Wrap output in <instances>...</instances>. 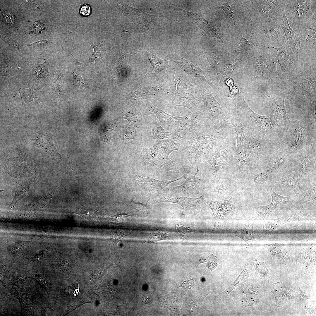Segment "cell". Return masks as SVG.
Masks as SVG:
<instances>
[{"mask_svg":"<svg viewBox=\"0 0 316 316\" xmlns=\"http://www.w3.org/2000/svg\"><path fill=\"white\" fill-rule=\"evenodd\" d=\"M269 1L277 8L284 9L290 26L297 34L307 23L316 18V0H270Z\"/></svg>","mask_w":316,"mask_h":316,"instance_id":"8992f818","label":"cell"},{"mask_svg":"<svg viewBox=\"0 0 316 316\" xmlns=\"http://www.w3.org/2000/svg\"><path fill=\"white\" fill-rule=\"evenodd\" d=\"M286 95L281 92L272 96L267 102L268 107L272 111L275 118L281 123L282 127L286 126L291 123L286 113L284 104V99Z\"/></svg>","mask_w":316,"mask_h":316,"instance_id":"44dd1931","label":"cell"},{"mask_svg":"<svg viewBox=\"0 0 316 316\" xmlns=\"http://www.w3.org/2000/svg\"><path fill=\"white\" fill-rule=\"evenodd\" d=\"M149 127L150 135L154 139L167 138L171 136L172 134V132L166 131L154 118L149 123Z\"/></svg>","mask_w":316,"mask_h":316,"instance_id":"d6a6232c","label":"cell"},{"mask_svg":"<svg viewBox=\"0 0 316 316\" xmlns=\"http://www.w3.org/2000/svg\"><path fill=\"white\" fill-rule=\"evenodd\" d=\"M298 34L304 59L307 56L315 60L316 18H313L307 23Z\"/></svg>","mask_w":316,"mask_h":316,"instance_id":"8fae6325","label":"cell"},{"mask_svg":"<svg viewBox=\"0 0 316 316\" xmlns=\"http://www.w3.org/2000/svg\"><path fill=\"white\" fill-rule=\"evenodd\" d=\"M236 202L232 197L224 200L223 202L216 200H209L206 202L211 209L214 218V226L211 233L216 232L225 217L233 215L236 212Z\"/></svg>","mask_w":316,"mask_h":316,"instance_id":"4fadbf2b","label":"cell"},{"mask_svg":"<svg viewBox=\"0 0 316 316\" xmlns=\"http://www.w3.org/2000/svg\"><path fill=\"white\" fill-rule=\"evenodd\" d=\"M190 171L189 169L183 176L173 180H159L150 177H143L139 175H135V182L149 192L154 193L162 190L164 187L173 182L182 179H188Z\"/></svg>","mask_w":316,"mask_h":316,"instance_id":"603a6c76","label":"cell"},{"mask_svg":"<svg viewBox=\"0 0 316 316\" xmlns=\"http://www.w3.org/2000/svg\"><path fill=\"white\" fill-rule=\"evenodd\" d=\"M217 265V262L211 261L207 263L206 264V266L209 269L212 270L216 268Z\"/></svg>","mask_w":316,"mask_h":316,"instance_id":"11a10c76","label":"cell"},{"mask_svg":"<svg viewBox=\"0 0 316 316\" xmlns=\"http://www.w3.org/2000/svg\"><path fill=\"white\" fill-rule=\"evenodd\" d=\"M254 264L257 272L263 276L267 275L268 269L265 263L258 260H255Z\"/></svg>","mask_w":316,"mask_h":316,"instance_id":"ee69618b","label":"cell"},{"mask_svg":"<svg viewBox=\"0 0 316 316\" xmlns=\"http://www.w3.org/2000/svg\"><path fill=\"white\" fill-rule=\"evenodd\" d=\"M245 59V58L242 57L225 63L215 76L216 78L221 81H225L234 72Z\"/></svg>","mask_w":316,"mask_h":316,"instance_id":"4dcf8cb0","label":"cell"},{"mask_svg":"<svg viewBox=\"0 0 316 316\" xmlns=\"http://www.w3.org/2000/svg\"><path fill=\"white\" fill-rule=\"evenodd\" d=\"M294 159L278 146L270 155L264 167L270 171L273 175L275 173L277 174L292 168L294 165Z\"/></svg>","mask_w":316,"mask_h":316,"instance_id":"e0dca14e","label":"cell"},{"mask_svg":"<svg viewBox=\"0 0 316 316\" xmlns=\"http://www.w3.org/2000/svg\"><path fill=\"white\" fill-rule=\"evenodd\" d=\"M50 43L49 41L43 40L35 42L33 43L28 45V46L35 47H42L46 46Z\"/></svg>","mask_w":316,"mask_h":316,"instance_id":"816d5d0a","label":"cell"},{"mask_svg":"<svg viewBox=\"0 0 316 316\" xmlns=\"http://www.w3.org/2000/svg\"><path fill=\"white\" fill-rule=\"evenodd\" d=\"M272 198V202L270 204L265 206H260L256 209V213L258 217L263 219L268 217L277 206L281 205L280 202L275 198Z\"/></svg>","mask_w":316,"mask_h":316,"instance_id":"8d00e7d4","label":"cell"},{"mask_svg":"<svg viewBox=\"0 0 316 316\" xmlns=\"http://www.w3.org/2000/svg\"><path fill=\"white\" fill-rule=\"evenodd\" d=\"M18 90L21 99V104L24 106L32 101L39 104L45 100L44 92L41 85L33 83L29 88H20Z\"/></svg>","mask_w":316,"mask_h":316,"instance_id":"d4e9b609","label":"cell"},{"mask_svg":"<svg viewBox=\"0 0 316 316\" xmlns=\"http://www.w3.org/2000/svg\"><path fill=\"white\" fill-rule=\"evenodd\" d=\"M142 301L144 303H148L150 302V299L147 296H145L142 297L141 299Z\"/></svg>","mask_w":316,"mask_h":316,"instance_id":"6f0895ef","label":"cell"},{"mask_svg":"<svg viewBox=\"0 0 316 316\" xmlns=\"http://www.w3.org/2000/svg\"><path fill=\"white\" fill-rule=\"evenodd\" d=\"M217 257L214 254L209 253H205L197 257L196 262L197 265L200 264L208 261H214L217 262Z\"/></svg>","mask_w":316,"mask_h":316,"instance_id":"7bdbcfd3","label":"cell"},{"mask_svg":"<svg viewBox=\"0 0 316 316\" xmlns=\"http://www.w3.org/2000/svg\"><path fill=\"white\" fill-rule=\"evenodd\" d=\"M131 202L139 210L141 211L145 212L148 213L149 212L150 210V205L133 201H132Z\"/></svg>","mask_w":316,"mask_h":316,"instance_id":"c3c4849f","label":"cell"},{"mask_svg":"<svg viewBox=\"0 0 316 316\" xmlns=\"http://www.w3.org/2000/svg\"><path fill=\"white\" fill-rule=\"evenodd\" d=\"M44 29V25L42 22H35L30 28V32L32 34H37L41 33Z\"/></svg>","mask_w":316,"mask_h":316,"instance_id":"bcb514c9","label":"cell"},{"mask_svg":"<svg viewBox=\"0 0 316 316\" xmlns=\"http://www.w3.org/2000/svg\"><path fill=\"white\" fill-rule=\"evenodd\" d=\"M200 179L198 166L194 176L188 178L181 185L172 187L171 191L174 194H181L189 196L197 195L199 193Z\"/></svg>","mask_w":316,"mask_h":316,"instance_id":"cb8c5ba5","label":"cell"},{"mask_svg":"<svg viewBox=\"0 0 316 316\" xmlns=\"http://www.w3.org/2000/svg\"><path fill=\"white\" fill-rule=\"evenodd\" d=\"M64 85L63 74L61 73H60L56 80L52 83L51 87L58 95L62 96L64 94L63 88Z\"/></svg>","mask_w":316,"mask_h":316,"instance_id":"ab89813d","label":"cell"},{"mask_svg":"<svg viewBox=\"0 0 316 316\" xmlns=\"http://www.w3.org/2000/svg\"><path fill=\"white\" fill-rule=\"evenodd\" d=\"M260 34L262 37L265 47H278L284 44V32L280 25L276 22H263Z\"/></svg>","mask_w":316,"mask_h":316,"instance_id":"5bb4252c","label":"cell"},{"mask_svg":"<svg viewBox=\"0 0 316 316\" xmlns=\"http://www.w3.org/2000/svg\"><path fill=\"white\" fill-rule=\"evenodd\" d=\"M232 112L245 128L262 139L270 140L276 138L282 127L272 113L262 115L255 113L243 98L236 101Z\"/></svg>","mask_w":316,"mask_h":316,"instance_id":"277c9868","label":"cell"},{"mask_svg":"<svg viewBox=\"0 0 316 316\" xmlns=\"http://www.w3.org/2000/svg\"><path fill=\"white\" fill-rule=\"evenodd\" d=\"M316 125L308 114L282 127L276 137L279 148L292 158L316 149Z\"/></svg>","mask_w":316,"mask_h":316,"instance_id":"3957f363","label":"cell"},{"mask_svg":"<svg viewBox=\"0 0 316 316\" xmlns=\"http://www.w3.org/2000/svg\"><path fill=\"white\" fill-rule=\"evenodd\" d=\"M195 84L201 95L204 104L202 118L212 121L217 129H223L231 127L229 112L215 99L210 90L197 78Z\"/></svg>","mask_w":316,"mask_h":316,"instance_id":"ba28073f","label":"cell"},{"mask_svg":"<svg viewBox=\"0 0 316 316\" xmlns=\"http://www.w3.org/2000/svg\"><path fill=\"white\" fill-rule=\"evenodd\" d=\"M281 9L283 14V20L280 26L285 36L284 43L283 46L285 49H291L293 54L297 58L303 59L299 35L296 33L290 26L285 16L284 9L282 8Z\"/></svg>","mask_w":316,"mask_h":316,"instance_id":"ffe728a7","label":"cell"},{"mask_svg":"<svg viewBox=\"0 0 316 316\" xmlns=\"http://www.w3.org/2000/svg\"><path fill=\"white\" fill-rule=\"evenodd\" d=\"M311 65L304 63L293 69L280 73L276 81L282 92L293 96L301 94L307 97H315L316 81L312 79Z\"/></svg>","mask_w":316,"mask_h":316,"instance_id":"5b68a950","label":"cell"},{"mask_svg":"<svg viewBox=\"0 0 316 316\" xmlns=\"http://www.w3.org/2000/svg\"><path fill=\"white\" fill-rule=\"evenodd\" d=\"M168 57L171 61L177 64L183 72L205 82L214 90L215 87L213 84L209 76L203 71L195 61L186 60L178 56L174 52H171Z\"/></svg>","mask_w":316,"mask_h":316,"instance_id":"7c38bea8","label":"cell"},{"mask_svg":"<svg viewBox=\"0 0 316 316\" xmlns=\"http://www.w3.org/2000/svg\"><path fill=\"white\" fill-rule=\"evenodd\" d=\"M72 73L73 75V83L75 86L85 87L88 85V84H85L83 83L81 72L79 70L75 69Z\"/></svg>","mask_w":316,"mask_h":316,"instance_id":"b9f144b4","label":"cell"},{"mask_svg":"<svg viewBox=\"0 0 316 316\" xmlns=\"http://www.w3.org/2000/svg\"><path fill=\"white\" fill-rule=\"evenodd\" d=\"M202 119L201 116L192 112L191 116L173 132L171 139L177 142L189 139L196 133Z\"/></svg>","mask_w":316,"mask_h":316,"instance_id":"ac0fdd59","label":"cell"},{"mask_svg":"<svg viewBox=\"0 0 316 316\" xmlns=\"http://www.w3.org/2000/svg\"><path fill=\"white\" fill-rule=\"evenodd\" d=\"M28 142L36 147L44 150L55 160L58 161L61 158L55 148L50 132L47 129L40 130L29 135Z\"/></svg>","mask_w":316,"mask_h":316,"instance_id":"9a60e30c","label":"cell"},{"mask_svg":"<svg viewBox=\"0 0 316 316\" xmlns=\"http://www.w3.org/2000/svg\"><path fill=\"white\" fill-rule=\"evenodd\" d=\"M225 81V84L227 86L229 87L233 85V80L230 77L226 79Z\"/></svg>","mask_w":316,"mask_h":316,"instance_id":"9f6ffc18","label":"cell"},{"mask_svg":"<svg viewBox=\"0 0 316 316\" xmlns=\"http://www.w3.org/2000/svg\"><path fill=\"white\" fill-rule=\"evenodd\" d=\"M253 224H246L230 231V233L243 239L248 244L254 238Z\"/></svg>","mask_w":316,"mask_h":316,"instance_id":"1f68e13d","label":"cell"},{"mask_svg":"<svg viewBox=\"0 0 316 316\" xmlns=\"http://www.w3.org/2000/svg\"><path fill=\"white\" fill-rule=\"evenodd\" d=\"M1 16L3 20L10 25H13L15 23V18L13 13L7 10L1 11Z\"/></svg>","mask_w":316,"mask_h":316,"instance_id":"f6af8a7d","label":"cell"},{"mask_svg":"<svg viewBox=\"0 0 316 316\" xmlns=\"http://www.w3.org/2000/svg\"><path fill=\"white\" fill-rule=\"evenodd\" d=\"M206 197V194L196 198H192L182 196L177 197H171L165 193L159 198L155 201L156 203L168 202L176 203L181 206L186 212L195 214L199 210L200 206Z\"/></svg>","mask_w":316,"mask_h":316,"instance_id":"2e32d148","label":"cell"},{"mask_svg":"<svg viewBox=\"0 0 316 316\" xmlns=\"http://www.w3.org/2000/svg\"><path fill=\"white\" fill-rule=\"evenodd\" d=\"M310 187L303 198L298 203L303 207L304 205L308 202L312 200L316 202V172L310 176Z\"/></svg>","mask_w":316,"mask_h":316,"instance_id":"d590c367","label":"cell"},{"mask_svg":"<svg viewBox=\"0 0 316 316\" xmlns=\"http://www.w3.org/2000/svg\"><path fill=\"white\" fill-rule=\"evenodd\" d=\"M173 78L175 95L168 106L175 109L177 106L186 107L192 112L201 116L202 118L203 102L197 87L192 84L188 79L181 78L177 79L174 75Z\"/></svg>","mask_w":316,"mask_h":316,"instance_id":"52a82bcc","label":"cell"},{"mask_svg":"<svg viewBox=\"0 0 316 316\" xmlns=\"http://www.w3.org/2000/svg\"><path fill=\"white\" fill-rule=\"evenodd\" d=\"M175 9L177 12L181 13L184 17L191 21L194 22L198 26L208 34L219 37L217 31L211 24L207 20L197 14L183 10L176 6Z\"/></svg>","mask_w":316,"mask_h":316,"instance_id":"4316f807","label":"cell"},{"mask_svg":"<svg viewBox=\"0 0 316 316\" xmlns=\"http://www.w3.org/2000/svg\"><path fill=\"white\" fill-rule=\"evenodd\" d=\"M47 71V65L46 61L41 64H38L34 67L33 69V74L38 79L44 78Z\"/></svg>","mask_w":316,"mask_h":316,"instance_id":"60d3db41","label":"cell"},{"mask_svg":"<svg viewBox=\"0 0 316 316\" xmlns=\"http://www.w3.org/2000/svg\"><path fill=\"white\" fill-rule=\"evenodd\" d=\"M227 15L232 17L235 23L237 20V12L233 4L231 2L224 3L220 6Z\"/></svg>","mask_w":316,"mask_h":316,"instance_id":"f35d334b","label":"cell"},{"mask_svg":"<svg viewBox=\"0 0 316 316\" xmlns=\"http://www.w3.org/2000/svg\"><path fill=\"white\" fill-rule=\"evenodd\" d=\"M273 175L272 173L264 167L262 171L255 175L253 178L254 183L264 184L267 186L273 183Z\"/></svg>","mask_w":316,"mask_h":316,"instance_id":"74e56055","label":"cell"},{"mask_svg":"<svg viewBox=\"0 0 316 316\" xmlns=\"http://www.w3.org/2000/svg\"><path fill=\"white\" fill-rule=\"evenodd\" d=\"M274 55L268 59L253 53L250 56L257 81L268 82L276 80L279 73L276 70L277 60Z\"/></svg>","mask_w":316,"mask_h":316,"instance_id":"30bf717a","label":"cell"},{"mask_svg":"<svg viewBox=\"0 0 316 316\" xmlns=\"http://www.w3.org/2000/svg\"><path fill=\"white\" fill-rule=\"evenodd\" d=\"M271 251L274 255L278 257H283L285 255V252L284 248L281 246L275 245L271 249Z\"/></svg>","mask_w":316,"mask_h":316,"instance_id":"7dc6e473","label":"cell"},{"mask_svg":"<svg viewBox=\"0 0 316 316\" xmlns=\"http://www.w3.org/2000/svg\"><path fill=\"white\" fill-rule=\"evenodd\" d=\"M256 302V300L253 298H247L242 301V304L245 306H250L254 305Z\"/></svg>","mask_w":316,"mask_h":316,"instance_id":"f5cc1de1","label":"cell"},{"mask_svg":"<svg viewBox=\"0 0 316 316\" xmlns=\"http://www.w3.org/2000/svg\"><path fill=\"white\" fill-rule=\"evenodd\" d=\"M248 274L247 264L245 263L243 269L236 279L226 290L220 293L217 296L220 298L222 296L228 295L236 287L243 284L246 280Z\"/></svg>","mask_w":316,"mask_h":316,"instance_id":"e575fe53","label":"cell"},{"mask_svg":"<svg viewBox=\"0 0 316 316\" xmlns=\"http://www.w3.org/2000/svg\"><path fill=\"white\" fill-rule=\"evenodd\" d=\"M258 291V289L255 287L248 286L244 288L241 291L242 294L245 293L255 294Z\"/></svg>","mask_w":316,"mask_h":316,"instance_id":"f907efd6","label":"cell"},{"mask_svg":"<svg viewBox=\"0 0 316 316\" xmlns=\"http://www.w3.org/2000/svg\"><path fill=\"white\" fill-rule=\"evenodd\" d=\"M200 121L195 134L179 142L178 150L182 160L188 164L197 165L211 156L223 142L232 127L220 129L209 120Z\"/></svg>","mask_w":316,"mask_h":316,"instance_id":"7a4b0ae2","label":"cell"},{"mask_svg":"<svg viewBox=\"0 0 316 316\" xmlns=\"http://www.w3.org/2000/svg\"><path fill=\"white\" fill-rule=\"evenodd\" d=\"M147 106L150 114L158 118L161 123L166 126L169 129V131H174L191 114L190 113L182 116L176 117L155 107L149 102L147 103Z\"/></svg>","mask_w":316,"mask_h":316,"instance_id":"7402d4cb","label":"cell"},{"mask_svg":"<svg viewBox=\"0 0 316 316\" xmlns=\"http://www.w3.org/2000/svg\"><path fill=\"white\" fill-rule=\"evenodd\" d=\"M230 87L229 97L232 98H234L239 92L238 89L237 87L233 85Z\"/></svg>","mask_w":316,"mask_h":316,"instance_id":"db71d44e","label":"cell"},{"mask_svg":"<svg viewBox=\"0 0 316 316\" xmlns=\"http://www.w3.org/2000/svg\"><path fill=\"white\" fill-rule=\"evenodd\" d=\"M30 183L28 182L20 183L16 188L13 189L15 192V195L9 206L10 208L16 207L20 201L27 195L30 190Z\"/></svg>","mask_w":316,"mask_h":316,"instance_id":"836d02e7","label":"cell"},{"mask_svg":"<svg viewBox=\"0 0 316 316\" xmlns=\"http://www.w3.org/2000/svg\"><path fill=\"white\" fill-rule=\"evenodd\" d=\"M91 12V7L88 4H85L82 5L80 10V14L84 16H87L89 15Z\"/></svg>","mask_w":316,"mask_h":316,"instance_id":"681fc988","label":"cell"},{"mask_svg":"<svg viewBox=\"0 0 316 316\" xmlns=\"http://www.w3.org/2000/svg\"><path fill=\"white\" fill-rule=\"evenodd\" d=\"M199 58L206 66L209 76L210 75L215 77L220 69L221 59L219 56L214 52L201 51L199 54Z\"/></svg>","mask_w":316,"mask_h":316,"instance_id":"83f0119b","label":"cell"},{"mask_svg":"<svg viewBox=\"0 0 316 316\" xmlns=\"http://www.w3.org/2000/svg\"><path fill=\"white\" fill-rule=\"evenodd\" d=\"M300 180L298 173L292 171L288 175L278 174L273 175V183L281 184L288 187L295 193L297 198H299Z\"/></svg>","mask_w":316,"mask_h":316,"instance_id":"484cf974","label":"cell"},{"mask_svg":"<svg viewBox=\"0 0 316 316\" xmlns=\"http://www.w3.org/2000/svg\"><path fill=\"white\" fill-rule=\"evenodd\" d=\"M116 5L123 15L136 25L142 40L146 38L150 31L160 25L159 19L147 13L144 8H135L127 5L123 1H118Z\"/></svg>","mask_w":316,"mask_h":316,"instance_id":"9c48e42d","label":"cell"},{"mask_svg":"<svg viewBox=\"0 0 316 316\" xmlns=\"http://www.w3.org/2000/svg\"><path fill=\"white\" fill-rule=\"evenodd\" d=\"M231 125L236 136L234 154L236 164L242 168L264 166L271 154L278 147L276 140H265L256 137L245 128L237 116L231 114Z\"/></svg>","mask_w":316,"mask_h":316,"instance_id":"6da1fadb","label":"cell"},{"mask_svg":"<svg viewBox=\"0 0 316 316\" xmlns=\"http://www.w3.org/2000/svg\"><path fill=\"white\" fill-rule=\"evenodd\" d=\"M252 3L253 9L262 18L263 23L274 22L281 25L283 20L281 10L272 6L268 0L254 1Z\"/></svg>","mask_w":316,"mask_h":316,"instance_id":"d6986e66","label":"cell"},{"mask_svg":"<svg viewBox=\"0 0 316 316\" xmlns=\"http://www.w3.org/2000/svg\"><path fill=\"white\" fill-rule=\"evenodd\" d=\"M304 158L298 166V175L301 179L310 177L315 171L316 153L306 154L304 153Z\"/></svg>","mask_w":316,"mask_h":316,"instance_id":"f546056e","label":"cell"},{"mask_svg":"<svg viewBox=\"0 0 316 316\" xmlns=\"http://www.w3.org/2000/svg\"><path fill=\"white\" fill-rule=\"evenodd\" d=\"M143 53L149 59L152 67L147 73L151 77H155L163 70L170 67L169 61L161 59L159 56L151 54L145 50Z\"/></svg>","mask_w":316,"mask_h":316,"instance_id":"f1b7e54d","label":"cell"}]
</instances>
